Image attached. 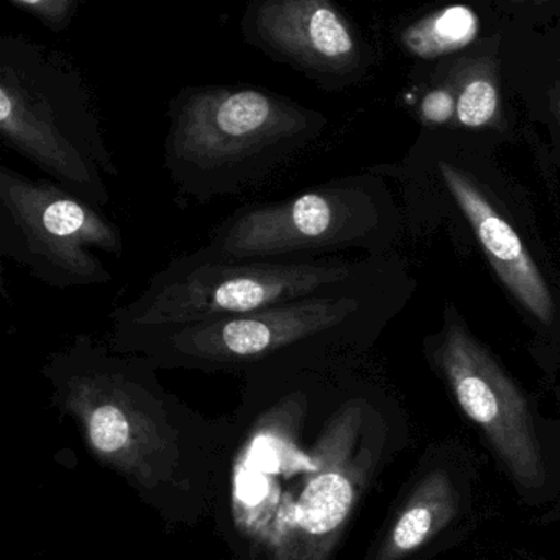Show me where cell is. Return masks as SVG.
Here are the masks:
<instances>
[{"label": "cell", "instance_id": "1", "mask_svg": "<svg viewBox=\"0 0 560 560\" xmlns=\"http://www.w3.org/2000/svg\"><path fill=\"white\" fill-rule=\"evenodd\" d=\"M166 116V173L199 205L265 182L326 126L317 110L254 84L182 88Z\"/></svg>", "mask_w": 560, "mask_h": 560}, {"label": "cell", "instance_id": "2", "mask_svg": "<svg viewBox=\"0 0 560 560\" xmlns=\"http://www.w3.org/2000/svg\"><path fill=\"white\" fill-rule=\"evenodd\" d=\"M0 139L77 198L109 205L119 166L83 74L22 35L0 37Z\"/></svg>", "mask_w": 560, "mask_h": 560}, {"label": "cell", "instance_id": "3", "mask_svg": "<svg viewBox=\"0 0 560 560\" xmlns=\"http://www.w3.org/2000/svg\"><path fill=\"white\" fill-rule=\"evenodd\" d=\"M355 280L353 268L327 258L232 260L211 247L178 255L139 296L110 314L113 334L173 329L268 310Z\"/></svg>", "mask_w": 560, "mask_h": 560}, {"label": "cell", "instance_id": "4", "mask_svg": "<svg viewBox=\"0 0 560 560\" xmlns=\"http://www.w3.org/2000/svg\"><path fill=\"white\" fill-rule=\"evenodd\" d=\"M352 283L229 319L113 334V347L143 353L156 365L202 370L250 369L281 357L310 355L362 314V298Z\"/></svg>", "mask_w": 560, "mask_h": 560}, {"label": "cell", "instance_id": "5", "mask_svg": "<svg viewBox=\"0 0 560 560\" xmlns=\"http://www.w3.org/2000/svg\"><path fill=\"white\" fill-rule=\"evenodd\" d=\"M97 252L122 258L119 225L54 179L0 166V255L57 290L97 287L113 273Z\"/></svg>", "mask_w": 560, "mask_h": 560}, {"label": "cell", "instance_id": "6", "mask_svg": "<svg viewBox=\"0 0 560 560\" xmlns=\"http://www.w3.org/2000/svg\"><path fill=\"white\" fill-rule=\"evenodd\" d=\"M47 373L80 418L93 451L107 464L150 478L147 468L172 447L168 431L145 409L159 401L152 360L124 359L80 336L54 355Z\"/></svg>", "mask_w": 560, "mask_h": 560}, {"label": "cell", "instance_id": "7", "mask_svg": "<svg viewBox=\"0 0 560 560\" xmlns=\"http://www.w3.org/2000/svg\"><path fill=\"white\" fill-rule=\"evenodd\" d=\"M360 198L349 183H327L281 201L245 205L209 232L208 247L232 260L319 258L357 238Z\"/></svg>", "mask_w": 560, "mask_h": 560}, {"label": "cell", "instance_id": "8", "mask_svg": "<svg viewBox=\"0 0 560 560\" xmlns=\"http://www.w3.org/2000/svg\"><path fill=\"white\" fill-rule=\"evenodd\" d=\"M439 362L462 411L481 429L511 477L524 488L542 487L539 439L513 380L457 324L445 332Z\"/></svg>", "mask_w": 560, "mask_h": 560}, {"label": "cell", "instance_id": "9", "mask_svg": "<svg viewBox=\"0 0 560 560\" xmlns=\"http://www.w3.org/2000/svg\"><path fill=\"white\" fill-rule=\"evenodd\" d=\"M241 35L323 90L349 80L359 63L355 34L329 0H252L242 14Z\"/></svg>", "mask_w": 560, "mask_h": 560}, {"label": "cell", "instance_id": "10", "mask_svg": "<svg viewBox=\"0 0 560 560\" xmlns=\"http://www.w3.org/2000/svg\"><path fill=\"white\" fill-rule=\"evenodd\" d=\"M355 415L346 416L334 432V454L301 491L294 524L278 560H326L355 506L372 467V454L350 457Z\"/></svg>", "mask_w": 560, "mask_h": 560}, {"label": "cell", "instance_id": "11", "mask_svg": "<svg viewBox=\"0 0 560 560\" xmlns=\"http://www.w3.org/2000/svg\"><path fill=\"white\" fill-rule=\"evenodd\" d=\"M441 172L503 283L540 323L549 324L552 298L520 235L457 170L442 163Z\"/></svg>", "mask_w": 560, "mask_h": 560}, {"label": "cell", "instance_id": "12", "mask_svg": "<svg viewBox=\"0 0 560 560\" xmlns=\"http://www.w3.org/2000/svg\"><path fill=\"white\" fill-rule=\"evenodd\" d=\"M458 494L447 471L432 470L412 491L396 516L378 560H401L441 533L457 513Z\"/></svg>", "mask_w": 560, "mask_h": 560}, {"label": "cell", "instance_id": "13", "mask_svg": "<svg viewBox=\"0 0 560 560\" xmlns=\"http://www.w3.org/2000/svg\"><path fill=\"white\" fill-rule=\"evenodd\" d=\"M478 27L477 14L470 8L452 5L409 27L402 34V44L418 57H442L470 45Z\"/></svg>", "mask_w": 560, "mask_h": 560}, {"label": "cell", "instance_id": "14", "mask_svg": "<svg viewBox=\"0 0 560 560\" xmlns=\"http://www.w3.org/2000/svg\"><path fill=\"white\" fill-rule=\"evenodd\" d=\"M498 96L493 84L485 80L471 81L457 101V117L464 126L481 127L497 113Z\"/></svg>", "mask_w": 560, "mask_h": 560}, {"label": "cell", "instance_id": "15", "mask_svg": "<svg viewBox=\"0 0 560 560\" xmlns=\"http://www.w3.org/2000/svg\"><path fill=\"white\" fill-rule=\"evenodd\" d=\"M9 4L31 15L54 34L68 31L81 8L78 0H9Z\"/></svg>", "mask_w": 560, "mask_h": 560}, {"label": "cell", "instance_id": "16", "mask_svg": "<svg viewBox=\"0 0 560 560\" xmlns=\"http://www.w3.org/2000/svg\"><path fill=\"white\" fill-rule=\"evenodd\" d=\"M422 116L431 122L441 124L447 122L454 110H457L455 106L454 97L447 93V91H432L431 94L424 97L422 101Z\"/></svg>", "mask_w": 560, "mask_h": 560}]
</instances>
